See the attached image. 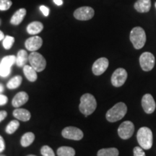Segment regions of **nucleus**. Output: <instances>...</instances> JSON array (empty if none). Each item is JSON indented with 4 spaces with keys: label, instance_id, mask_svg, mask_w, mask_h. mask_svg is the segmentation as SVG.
I'll return each instance as SVG.
<instances>
[{
    "label": "nucleus",
    "instance_id": "obj_1",
    "mask_svg": "<svg viewBox=\"0 0 156 156\" xmlns=\"http://www.w3.org/2000/svg\"><path fill=\"white\" fill-rule=\"evenodd\" d=\"M97 107V102L95 97L90 93H85L82 95L79 108L82 114L87 116L92 114Z\"/></svg>",
    "mask_w": 156,
    "mask_h": 156
},
{
    "label": "nucleus",
    "instance_id": "obj_2",
    "mask_svg": "<svg viewBox=\"0 0 156 156\" xmlns=\"http://www.w3.org/2000/svg\"><path fill=\"white\" fill-rule=\"evenodd\" d=\"M137 142L144 150L151 149L153 143V136L151 129L146 126L141 127L136 134Z\"/></svg>",
    "mask_w": 156,
    "mask_h": 156
},
{
    "label": "nucleus",
    "instance_id": "obj_3",
    "mask_svg": "<svg viewBox=\"0 0 156 156\" xmlns=\"http://www.w3.org/2000/svg\"><path fill=\"white\" fill-rule=\"evenodd\" d=\"M127 112V107L124 103L120 102L110 108L106 114V119L109 122H116L123 119Z\"/></svg>",
    "mask_w": 156,
    "mask_h": 156
},
{
    "label": "nucleus",
    "instance_id": "obj_4",
    "mask_svg": "<svg viewBox=\"0 0 156 156\" xmlns=\"http://www.w3.org/2000/svg\"><path fill=\"white\" fill-rule=\"evenodd\" d=\"M129 38L134 48L140 49L145 46L146 42L145 30L141 27H135L130 32Z\"/></svg>",
    "mask_w": 156,
    "mask_h": 156
},
{
    "label": "nucleus",
    "instance_id": "obj_5",
    "mask_svg": "<svg viewBox=\"0 0 156 156\" xmlns=\"http://www.w3.org/2000/svg\"><path fill=\"white\" fill-rule=\"evenodd\" d=\"M28 59L31 67H34L38 73L44 71L46 68V59L41 54L38 53V52L32 51V53L29 55Z\"/></svg>",
    "mask_w": 156,
    "mask_h": 156
},
{
    "label": "nucleus",
    "instance_id": "obj_6",
    "mask_svg": "<svg viewBox=\"0 0 156 156\" xmlns=\"http://www.w3.org/2000/svg\"><path fill=\"white\" fill-rule=\"evenodd\" d=\"M16 63V57L15 56H7L2 59L0 63V76L6 77L11 73V67Z\"/></svg>",
    "mask_w": 156,
    "mask_h": 156
},
{
    "label": "nucleus",
    "instance_id": "obj_7",
    "mask_svg": "<svg viewBox=\"0 0 156 156\" xmlns=\"http://www.w3.org/2000/svg\"><path fill=\"white\" fill-rule=\"evenodd\" d=\"M155 56L151 52H144L140 57V64L142 70L149 72L153 69L155 66Z\"/></svg>",
    "mask_w": 156,
    "mask_h": 156
},
{
    "label": "nucleus",
    "instance_id": "obj_8",
    "mask_svg": "<svg viewBox=\"0 0 156 156\" xmlns=\"http://www.w3.org/2000/svg\"><path fill=\"white\" fill-rule=\"evenodd\" d=\"M134 132V125L130 121H125L120 124L118 129L119 136L122 140H128L133 135Z\"/></svg>",
    "mask_w": 156,
    "mask_h": 156
},
{
    "label": "nucleus",
    "instance_id": "obj_9",
    "mask_svg": "<svg viewBox=\"0 0 156 156\" xmlns=\"http://www.w3.org/2000/svg\"><path fill=\"white\" fill-rule=\"evenodd\" d=\"M62 136L64 138L72 140H80L83 137V132L81 129L75 126H67L64 128L62 132Z\"/></svg>",
    "mask_w": 156,
    "mask_h": 156
},
{
    "label": "nucleus",
    "instance_id": "obj_10",
    "mask_svg": "<svg viewBox=\"0 0 156 156\" xmlns=\"http://www.w3.org/2000/svg\"><path fill=\"white\" fill-rule=\"evenodd\" d=\"M127 79V73L124 68H118L112 76V83L114 87L122 86Z\"/></svg>",
    "mask_w": 156,
    "mask_h": 156
},
{
    "label": "nucleus",
    "instance_id": "obj_11",
    "mask_svg": "<svg viewBox=\"0 0 156 156\" xmlns=\"http://www.w3.org/2000/svg\"><path fill=\"white\" fill-rule=\"evenodd\" d=\"M95 11L90 7H82L77 8L74 12V17L78 20H89L94 16Z\"/></svg>",
    "mask_w": 156,
    "mask_h": 156
},
{
    "label": "nucleus",
    "instance_id": "obj_12",
    "mask_svg": "<svg viewBox=\"0 0 156 156\" xmlns=\"http://www.w3.org/2000/svg\"><path fill=\"white\" fill-rule=\"evenodd\" d=\"M108 64L109 62L108 58L102 57L97 59L94 62L92 67V71L93 74L97 76L102 75L106 72V70L108 67Z\"/></svg>",
    "mask_w": 156,
    "mask_h": 156
},
{
    "label": "nucleus",
    "instance_id": "obj_13",
    "mask_svg": "<svg viewBox=\"0 0 156 156\" xmlns=\"http://www.w3.org/2000/svg\"><path fill=\"white\" fill-rule=\"evenodd\" d=\"M142 106L146 114H153L155 110V101L151 94H145L142 98Z\"/></svg>",
    "mask_w": 156,
    "mask_h": 156
},
{
    "label": "nucleus",
    "instance_id": "obj_14",
    "mask_svg": "<svg viewBox=\"0 0 156 156\" xmlns=\"http://www.w3.org/2000/svg\"><path fill=\"white\" fill-rule=\"evenodd\" d=\"M43 44V40L39 36H33L25 41V46L26 48L30 51H36L41 47Z\"/></svg>",
    "mask_w": 156,
    "mask_h": 156
},
{
    "label": "nucleus",
    "instance_id": "obj_15",
    "mask_svg": "<svg viewBox=\"0 0 156 156\" xmlns=\"http://www.w3.org/2000/svg\"><path fill=\"white\" fill-rule=\"evenodd\" d=\"M134 9L138 12L146 13L151 7V0H137L134 5Z\"/></svg>",
    "mask_w": 156,
    "mask_h": 156
},
{
    "label": "nucleus",
    "instance_id": "obj_16",
    "mask_svg": "<svg viewBox=\"0 0 156 156\" xmlns=\"http://www.w3.org/2000/svg\"><path fill=\"white\" fill-rule=\"evenodd\" d=\"M28 101V95L25 92H20L17 93L13 98L12 101V104L14 107H20L25 103H26Z\"/></svg>",
    "mask_w": 156,
    "mask_h": 156
},
{
    "label": "nucleus",
    "instance_id": "obj_17",
    "mask_svg": "<svg viewBox=\"0 0 156 156\" xmlns=\"http://www.w3.org/2000/svg\"><path fill=\"white\" fill-rule=\"evenodd\" d=\"M13 116L17 119L22 122H28L30 120L31 114L29 111L24 108H16L13 112Z\"/></svg>",
    "mask_w": 156,
    "mask_h": 156
},
{
    "label": "nucleus",
    "instance_id": "obj_18",
    "mask_svg": "<svg viewBox=\"0 0 156 156\" xmlns=\"http://www.w3.org/2000/svg\"><path fill=\"white\" fill-rule=\"evenodd\" d=\"M26 9L25 8L19 9L18 10L15 12L12 17H11L10 23L12 25H18L23 22V19L26 15Z\"/></svg>",
    "mask_w": 156,
    "mask_h": 156
},
{
    "label": "nucleus",
    "instance_id": "obj_19",
    "mask_svg": "<svg viewBox=\"0 0 156 156\" xmlns=\"http://www.w3.org/2000/svg\"><path fill=\"white\" fill-rule=\"evenodd\" d=\"M44 29V25L38 21L30 23L27 26V32L30 35H36L41 33Z\"/></svg>",
    "mask_w": 156,
    "mask_h": 156
},
{
    "label": "nucleus",
    "instance_id": "obj_20",
    "mask_svg": "<svg viewBox=\"0 0 156 156\" xmlns=\"http://www.w3.org/2000/svg\"><path fill=\"white\" fill-rule=\"evenodd\" d=\"M23 73L27 79L30 82H35L38 78V75H37L38 72L31 66L25 64L23 67Z\"/></svg>",
    "mask_w": 156,
    "mask_h": 156
},
{
    "label": "nucleus",
    "instance_id": "obj_21",
    "mask_svg": "<svg viewBox=\"0 0 156 156\" xmlns=\"http://www.w3.org/2000/svg\"><path fill=\"white\" fill-rule=\"evenodd\" d=\"M29 55L26 51L20 50L19 51L16 56V64L17 67H24L27 62L29 61Z\"/></svg>",
    "mask_w": 156,
    "mask_h": 156
},
{
    "label": "nucleus",
    "instance_id": "obj_22",
    "mask_svg": "<svg viewBox=\"0 0 156 156\" xmlns=\"http://www.w3.org/2000/svg\"><path fill=\"white\" fill-rule=\"evenodd\" d=\"M35 140V134L33 132H27L21 138L20 144L23 147H27L33 143Z\"/></svg>",
    "mask_w": 156,
    "mask_h": 156
},
{
    "label": "nucleus",
    "instance_id": "obj_23",
    "mask_svg": "<svg viewBox=\"0 0 156 156\" xmlns=\"http://www.w3.org/2000/svg\"><path fill=\"white\" fill-rule=\"evenodd\" d=\"M119 154L118 150L115 147L103 148L98 152V156H117Z\"/></svg>",
    "mask_w": 156,
    "mask_h": 156
},
{
    "label": "nucleus",
    "instance_id": "obj_24",
    "mask_svg": "<svg viewBox=\"0 0 156 156\" xmlns=\"http://www.w3.org/2000/svg\"><path fill=\"white\" fill-rule=\"evenodd\" d=\"M57 155L58 156H74L75 155V151L71 147L63 146L58 148Z\"/></svg>",
    "mask_w": 156,
    "mask_h": 156
},
{
    "label": "nucleus",
    "instance_id": "obj_25",
    "mask_svg": "<svg viewBox=\"0 0 156 156\" xmlns=\"http://www.w3.org/2000/svg\"><path fill=\"white\" fill-rule=\"evenodd\" d=\"M22 81H23V78L21 76H19V75L15 76V77L12 78L7 83V87L10 90L16 89L20 86V84L22 83Z\"/></svg>",
    "mask_w": 156,
    "mask_h": 156
},
{
    "label": "nucleus",
    "instance_id": "obj_26",
    "mask_svg": "<svg viewBox=\"0 0 156 156\" xmlns=\"http://www.w3.org/2000/svg\"><path fill=\"white\" fill-rule=\"evenodd\" d=\"M20 123L17 120H12L9 123L6 127V132L9 134H13L19 128Z\"/></svg>",
    "mask_w": 156,
    "mask_h": 156
},
{
    "label": "nucleus",
    "instance_id": "obj_27",
    "mask_svg": "<svg viewBox=\"0 0 156 156\" xmlns=\"http://www.w3.org/2000/svg\"><path fill=\"white\" fill-rule=\"evenodd\" d=\"M15 42V38L12 36H7L3 39L2 45L5 49H10Z\"/></svg>",
    "mask_w": 156,
    "mask_h": 156
},
{
    "label": "nucleus",
    "instance_id": "obj_28",
    "mask_svg": "<svg viewBox=\"0 0 156 156\" xmlns=\"http://www.w3.org/2000/svg\"><path fill=\"white\" fill-rule=\"evenodd\" d=\"M41 153L42 155L44 156H54L55 153L53 150L51 149L50 147H48L47 145L43 146L41 149Z\"/></svg>",
    "mask_w": 156,
    "mask_h": 156
},
{
    "label": "nucleus",
    "instance_id": "obj_29",
    "mask_svg": "<svg viewBox=\"0 0 156 156\" xmlns=\"http://www.w3.org/2000/svg\"><path fill=\"white\" fill-rule=\"evenodd\" d=\"M12 2L11 0H0V10L5 11L11 7Z\"/></svg>",
    "mask_w": 156,
    "mask_h": 156
},
{
    "label": "nucleus",
    "instance_id": "obj_30",
    "mask_svg": "<svg viewBox=\"0 0 156 156\" xmlns=\"http://www.w3.org/2000/svg\"><path fill=\"white\" fill-rule=\"evenodd\" d=\"M133 153L134 156H145V153L144 149L142 147H135L133 150Z\"/></svg>",
    "mask_w": 156,
    "mask_h": 156
},
{
    "label": "nucleus",
    "instance_id": "obj_31",
    "mask_svg": "<svg viewBox=\"0 0 156 156\" xmlns=\"http://www.w3.org/2000/svg\"><path fill=\"white\" fill-rule=\"evenodd\" d=\"M40 10L41 11V12L44 14V16L46 17H47L48 14H49V9H48L47 7H46V6H44V5L41 6Z\"/></svg>",
    "mask_w": 156,
    "mask_h": 156
},
{
    "label": "nucleus",
    "instance_id": "obj_32",
    "mask_svg": "<svg viewBox=\"0 0 156 156\" xmlns=\"http://www.w3.org/2000/svg\"><path fill=\"white\" fill-rule=\"evenodd\" d=\"M7 101H8V98L6 95L0 94V106H3V105L6 104L7 103Z\"/></svg>",
    "mask_w": 156,
    "mask_h": 156
},
{
    "label": "nucleus",
    "instance_id": "obj_33",
    "mask_svg": "<svg viewBox=\"0 0 156 156\" xmlns=\"http://www.w3.org/2000/svg\"><path fill=\"white\" fill-rule=\"evenodd\" d=\"M5 149V140L2 138V136H0V153H2Z\"/></svg>",
    "mask_w": 156,
    "mask_h": 156
},
{
    "label": "nucleus",
    "instance_id": "obj_34",
    "mask_svg": "<svg viewBox=\"0 0 156 156\" xmlns=\"http://www.w3.org/2000/svg\"><path fill=\"white\" fill-rule=\"evenodd\" d=\"M7 116V113L5 111H0V122L3 121Z\"/></svg>",
    "mask_w": 156,
    "mask_h": 156
},
{
    "label": "nucleus",
    "instance_id": "obj_35",
    "mask_svg": "<svg viewBox=\"0 0 156 156\" xmlns=\"http://www.w3.org/2000/svg\"><path fill=\"white\" fill-rule=\"evenodd\" d=\"M54 2L58 6H61L63 5V1L62 0H54Z\"/></svg>",
    "mask_w": 156,
    "mask_h": 156
},
{
    "label": "nucleus",
    "instance_id": "obj_36",
    "mask_svg": "<svg viewBox=\"0 0 156 156\" xmlns=\"http://www.w3.org/2000/svg\"><path fill=\"white\" fill-rule=\"evenodd\" d=\"M4 38H5V35H4L3 32H2V31L0 30V41L3 40Z\"/></svg>",
    "mask_w": 156,
    "mask_h": 156
},
{
    "label": "nucleus",
    "instance_id": "obj_37",
    "mask_svg": "<svg viewBox=\"0 0 156 156\" xmlns=\"http://www.w3.org/2000/svg\"><path fill=\"white\" fill-rule=\"evenodd\" d=\"M4 91V86L2 84H0V94Z\"/></svg>",
    "mask_w": 156,
    "mask_h": 156
},
{
    "label": "nucleus",
    "instance_id": "obj_38",
    "mask_svg": "<svg viewBox=\"0 0 156 156\" xmlns=\"http://www.w3.org/2000/svg\"><path fill=\"white\" fill-rule=\"evenodd\" d=\"M155 8H156V2H155Z\"/></svg>",
    "mask_w": 156,
    "mask_h": 156
}]
</instances>
